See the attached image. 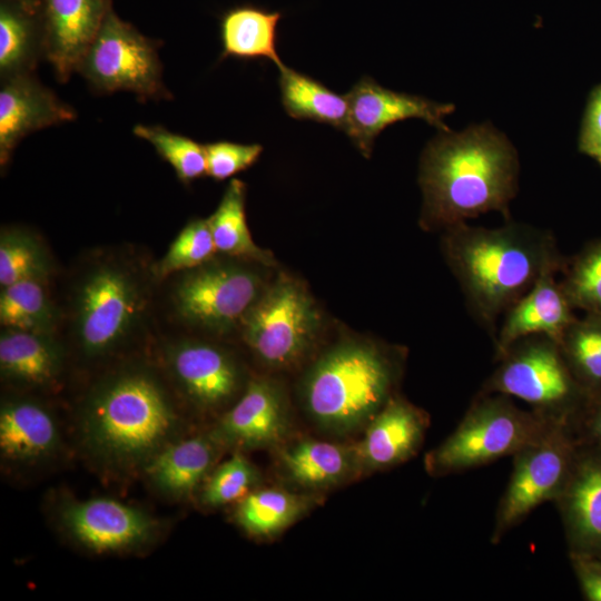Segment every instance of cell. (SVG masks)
<instances>
[{"label":"cell","instance_id":"6da1fadb","mask_svg":"<svg viewBox=\"0 0 601 601\" xmlns=\"http://www.w3.org/2000/svg\"><path fill=\"white\" fill-rule=\"evenodd\" d=\"M186 425L160 380L149 370L117 371L95 385L77 416V440L98 469L116 475L141 473Z\"/></svg>","mask_w":601,"mask_h":601},{"label":"cell","instance_id":"7a4b0ae2","mask_svg":"<svg viewBox=\"0 0 601 601\" xmlns=\"http://www.w3.org/2000/svg\"><path fill=\"white\" fill-rule=\"evenodd\" d=\"M518 177L514 147L490 124L461 132L441 131L427 144L420 162L422 227L444 230L489 211L509 218Z\"/></svg>","mask_w":601,"mask_h":601},{"label":"cell","instance_id":"3957f363","mask_svg":"<svg viewBox=\"0 0 601 601\" xmlns=\"http://www.w3.org/2000/svg\"><path fill=\"white\" fill-rule=\"evenodd\" d=\"M442 248L469 308L492 335L496 319L544 268L560 264L550 233L516 223L497 228L459 223L444 229Z\"/></svg>","mask_w":601,"mask_h":601},{"label":"cell","instance_id":"277c9868","mask_svg":"<svg viewBox=\"0 0 601 601\" xmlns=\"http://www.w3.org/2000/svg\"><path fill=\"white\" fill-rule=\"evenodd\" d=\"M398 372V364L373 344H338L307 372L302 386L304 408L326 432H355L394 396Z\"/></svg>","mask_w":601,"mask_h":601},{"label":"cell","instance_id":"5b68a950","mask_svg":"<svg viewBox=\"0 0 601 601\" xmlns=\"http://www.w3.org/2000/svg\"><path fill=\"white\" fill-rule=\"evenodd\" d=\"M553 422L535 411L521 410L508 395L482 393L453 433L426 454V471L443 476L514 455Z\"/></svg>","mask_w":601,"mask_h":601},{"label":"cell","instance_id":"8992f818","mask_svg":"<svg viewBox=\"0 0 601 601\" xmlns=\"http://www.w3.org/2000/svg\"><path fill=\"white\" fill-rule=\"evenodd\" d=\"M318 311L304 287L282 275L262 292L243 319V336L266 366L290 368L312 349L319 327Z\"/></svg>","mask_w":601,"mask_h":601},{"label":"cell","instance_id":"52a82bcc","mask_svg":"<svg viewBox=\"0 0 601 601\" xmlns=\"http://www.w3.org/2000/svg\"><path fill=\"white\" fill-rule=\"evenodd\" d=\"M483 393L518 397L543 416L560 421L575 393L569 364L558 342L542 335L515 342L500 356Z\"/></svg>","mask_w":601,"mask_h":601},{"label":"cell","instance_id":"ba28073f","mask_svg":"<svg viewBox=\"0 0 601 601\" xmlns=\"http://www.w3.org/2000/svg\"><path fill=\"white\" fill-rule=\"evenodd\" d=\"M98 90L162 97L161 65L154 43L109 11L78 69Z\"/></svg>","mask_w":601,"mask_h":601},{"label":"cell","instance_id":"9c48e42d","mask_svg":"<svg viewBox=\"0 0 601 601\" xmlns=\"http://www.w3.org/2000/svg\"><path fill=\"white\" fill-rule=\"evenodd\" d=\"M53 515L59 531L92 554L137 552L155 543L161 532L160 522L147 511L105 496H65Z\"/></svg>","mask_w":601,"mask_h":601},{"label":"cell","instance_id":"30bf717a","mask_svg":"<svg viewBox=\"0 0 601 601\" xmlns=\"http://www.w3.org/2000/svg\"><path fill=\"white\" fill-rule=\"evenodd\" d=\"M77 303V337L85 356L104 357L125 341L141 308L137 280L115 265L93 269L82 282Z\"/></svg>","mask_w":601,"mask_h":601},{"label":"cell","instance_id":"8fae6325","mask_svg":"<svg viewBox=\"0 0 601 601\" xmlns=\"http://www.w3.org/2000/svg\"><path fill=\"white\" fill-rule=\"evenodd\" d=\"M262 292V280L250 268L208 262L184 276L175 299L187 322L221 334L242 325Z\"/></svg>","mask_w":601,"mask_h":601},{"label":"cell","instance_id":"7c38bea8","mask_svg":"<svg viewBox=\"0 0 601 601\" xmlns=\"http://www.w3.org/2000/svg\"><path fill=\"white\" fill-rule=\"evenodd\" d=\"M513 456L512 474L496 512L493 543L536 506L561 494L568 481L570 452L560 421Z\"/></svg>","mask_w":601,"mask_h":601},{"label":"cell","instance_id":"4fadbf2b","mask_svg":"<svg viewBox=\"0 0 601 601\" xmlns=\"http://www.w3.org/2000/svg\"><path fill=\"white\" fill-rule=\"evenodd\" d=\"M290 415L282 387L254 378L239 398L224 411L210 431L225 450L277 449L290 433Z\"/></svg>","mask_w":601,"mask_h":601},{"label":"cell","instance_id":"5bb4252c","mask_svg":"<svg viewBox=\"0 0 601 601\" xmlns=\"http://www.w3.org/2000/svg\"><path fill=\"white\" fill-rule=\"evenodd\" d=\"M166 364L183 397L203 413L223 411L243 386L242 371L235 358L210 343L179 342L168 348Z\"/></svg>","mask_w":601,"mask_h":601},{"label":"cell","instance_id":"9a60e30c","mask_svg":"<svg viewBox=\"0 0 601 601\" xmlns=\"http://www.w3.org/2000/svg\"><path fill=\"white\" fill-rule=\"evenodd\" d=\"M346 96L348 121L345 134L365 157L371 156L375 138L387 126L408 118L423 119L441 131L450 130L444 118L454 111L452 104L396 92L368 76L362 77Z\"/></svg>","mask_w":601,"mask_h":601},{"label":"cell","instance_id":"2e32d148","mask_svg":"<svg viewBox=\"0 0 601 601\" xmlns=\"http://www.w3.org/2000/svg\"><path fill=\"white\" fill-rule=\"evenodd\" d=\"M62 447L60 425L42 403L12 397L0 407V456L10 467L32 469L55 459Z\"/></svg>","mask_w":601,"mask_h":601},{"label":"cell","instance_id":"e0dca14e","mask_svg":"<svg viewBox=\"0 0 601 601\" xmlns=\"http://www.w3.org/2000/svg\"><path fill=\"white\" fill-rule=\"evenodd\" d=\"M41 49L57 77L66 81L97 36L107 0H42Z\"/></svg>","mask_w":601,"mask_h":601},{"label":"cell","instance_id":"ac0fdd59","mask_svg":"<svg viewBox=\"0 0 601 601\" xmlns=\"http://www.w3.org/2000/svg\"><path fill=\"white\" fill-rule=\"evenodd\" d=\"M428 425L427 415L400 396H392L365 426L355 444L362 473L398 465L420 450Z\"/></svg>","mask_w":601,"mask_h":601},{"label":"cell","instance_id":"d6986e66","mask_svg":"<svg viewBox=\"0 0 601 601\" xmlns=\"http://www.w3.org/2000/svg\"><path fill=\"white\" fill-rule=\"evenodd\" d=\"M223 451L210 430L185 434L161 449L140 474L157 494L184 501L198 493Z\"/></svg>","mask_w":601,"mask_h":601},{"label":"cell","instance_id":"ffe728a7","mask_svg":"<svg viewBox=\"0 0 601 601\" xmlns=\"http://www.w3.org/2000/svg\"><path fill=\"white\" fill-rule=\"evenodd\" d=\"M76 114L35 77L4 79L0 90V162L4 166L17 144L36 130L75 119Z\"/></svg>","mask_w":601,"mask_h":601},{"label":"cell","instance_id":"44dd1931","mask_svg":"<svg viewBox=\"0 0 601 601\" xmlns=\"http://www.w3.org/2000/svg\"><path fill=\"white\" fill-rule=\"evenodd\" d=\"M559 265L544 268L531 289L505 312L495 342L497 358L528 336L542 335L560 343L573 323L572 305L554 277Z\"/></svg>","mask_w":601,"mask_h":601},{"label":"cell","instance_id":"7402d4cb","mask_svg":"<svg viewBox=\"0 0 601 601\" xmlns=\"http://www.w3.org/2000/svg\"><path fill=\"white\" fill-rule=\"evenodd\" d=\"M277 463L290 484L309 493L344 484L362 473L356 446L314 439L285 442Z\"/></svg>","mask_w":601,"mask_h":601},{"label":"cell","instance_id":"603a6c76","mask_svg":"<svg viewBox=\"0 0 601 601\" xmlns=\"http://www.w3.org/2000/svg\"><path fill=\"white\" fill-rule=\"evenodd\" d=\"M62 354L49 334L7 328L0 337V371L4 380L24 387L57 381Z\"/></svg>","mask_w":601,"mask_h":601},{"label":"cell","instance_id":"cb8c5ba5","mask_svg":"<svg viewBox=\"0 0 601 601\" xmlns=\"http://www.w3.org/2000/svg\"><path fill=\"white\" fill-rule=\"evenodd\" d=\"M280 11L254 4L227 10L220 19L221 58L267 59L284 66L277 52V27Z\"/></svg>","mask_w":601,"mask_h":601},{"label":"cell","instance_id":"d4e9b609","mask_svg":"<svg viewBox=\"0 0 601 601\" xmlns=\"http://www.w3.org/2000/svg\"><path fill=\"white\" fill-rule=\"evenodd\" d=\"M314 493H296L279 487H256L235 503L233 520L253 538H273L302 516L317 502Z\"/></svg>","mask_w":601,"mask_h":601},{"label":"cell","instance_id":"484cf974","mask_svg":"<svg viewBox=\"0 0 601 601\" xmlns=\"http://www.w3.org/2000/svg\"><path fill=\"white\" fill-rule=\"evenodd\" d=\"M278 69L282 105L289 117L327 124L345 132L348 121L346 95H339L285 65Z\"/></svg>","mask_w":601,"mask_h":601},{"label":"cell","instance_id":"4316f807","mask_svg":"<svg viewBox=\"0 0 601 601\" xmlns=\"http://www.w3.org/2000/svg\"><path fill=\"white\" fill-rule=\"evenodd\" d=\"M246 185L233 179L225 189L215 213L208 218L217 252L229 256L274 265L273 255L258 247L249 233L246 213Z\"/></svg>","mask_w":601,"mask_h":601},{"label":"cell","instance_id":"83f0119b","mask_svg":"<svg viewBox=\"0 0 601 601\" xmlns=\"http://www.w3.org/2000/svg\"><path fill=\"white\" fill-rule=\"evenodd\" d=\"M558 499L574 538L583 544L601 543V462L584 464Z\"/></svg>","mask_w":601,"mask_h":601},{"label":"cell","instance_id":"f1b7e54d","mask_svg":"<svg viewBox=\"0 0 601 601\" xmlns=\"http://www.w3.org/2000/svg\"><path fill=\"white\" fill-rule=\"evenodd\" d=\"M0 322L6 328L49 334L55 315L42 279L4 286L0 295Z\"/></svg>","mask_w":601,"mask_h":601},{"label":"cell","instance_id":"f546056e","mask_svg":"<svg viewBox=\"0 0 601 601\" xmlns=\"http://www.w3.org/2000/svg\"><path fill=\"white\" fill-rule=\"evenodd\" d=\"M260 484V473L242 451L216 465L204 481L197 495L199 503L215 509L235 504Z\"/></svg>","mask_w":601,"mask_h":601},{"label":"cell","instance_id":"4dcf8cb0","mask_svg":"<svg viewBox=\"0 0 601 601\" xmlns=\"http://www.w3.org/2000/svg\"><path fill=\"white\" fill-rule=\"evenodd\" d=\"M29 16L19 7L1 4L0 72L4 79L28 73L35 65L39 48Z\"/></svg>","mask_w":601,"mask_h":601},{"label":"cell","instance_id":"1f68e13d","mask_svg":"<svg viewBox=\"0 0 601 601\" xmlns=\"http://www.w3.org/2000/svg\"><path fill=\"white\" fill-rule=\"evenodd\" d=\"M134 134L150 142L181 181L190 183L207 175L205 145L160 126L136 125Z\"/></svg>","mask_w":601,"mask_h":601},{"label":"cell","instance_id":"d6a6232c","mask_svg":"<svg viewBox=\"0 0 601 601\" xmlns=\"http://www.w3.org/2000/svg\"><path fill=\"white\" fill-rule=\"evenodd\" d=\"M217 252L208 219L189 221L165 256L155 266L154 275L165 278L179 270H190L208 263Z\"/></svg>","mask_w":601,"mask_h":601},{"label":"cell","instance_id":"836d02e7","mask_svg":"<svg viewBox=\"0 0 601 601\" xmlns=\"http://www.w3.org/2000/svg\"><path fill=\"white\" fill-rule=\"evenodd\" d=\"M47 274V258L36 239L19 230L2 233L0 239L2 287L26 279H43Z\"/></svg>","mask_w":601,"mask_h":601},{"label":"cell","instance_id":"e575fe53","mask_svg":"<svg viewBox=\"0 0 601 601\" xmlns=\"http://www.w3.org/2000/svg\"><path fill=\"white\" fill-rule=\"evenodd\" d=\"M563 355L583 377L601 382V314L573 323L559 343Z\"/></svg>","mask_w":601,"mask_h":601},{"label":"cell","instance_id":"d590c367","mask_svg":"<svg viewBox=\"0 0 601 601\" xmlns=\"http://www.w3.org/2000/svg\"><path fill=\"white\" fill-rule=\"evenodd\" d=\"M560 284L572 306L601 314V242L577 258Z\"/></svg>","mask_w":601,"mask_h":601},{"label":"cell","instance_id":"8d00e7d4","mask_svg":"<svg viewBox=\"0 0 601 601\" xmlns=\"http://www.w3.org/2000/svg\"><path fill=\"white\" fill-rule=\"evenodd\" d=\"M207 175L215 180H225L253 166L263 151L258 144L215 141L205 145Z\"/></svg>","mask_w":601,"mask_h":601},{"label":"cell","instance_id":"74e56055","mask_svg":"<svg viewBox=\"0 0 601 601\" xmlns=\"http://www.w3.org/2000/svg\"><path fill=\"white\" fill-rule=\"evenodd\" d=\"M582 590L590 601H601V570L597 565H580Z\"/></svg>","mask_w":601,"mask_h":601},{"label":"cell","instance_id":"f35d334b","mask_svg":"<svg viewBox=\"0 0 601 601\" xmlns=\"http://www.w3.org/2000/svg\"><path fill=\"white\" fill-rule=\"evenodd\" d=\"M17 7L22 9L28 14H33L38 4V0H14Z\"/></svg>","mask_w":601,"mask_h":601},{"label":"cell","instance_id":"ab89813d","mask_svg":"<svg viewBox=\"0 0 601 601\" xmlns=\"http://www.w3.org/2000/svg\"><path fill=\"white\" fill-rule=\"evenodd\" d=\"M593 425H594L593 427H594L595 433L601 436V407L594 417Z\"/></svg>","mask_w":601,"mask_h":601},{"label":"cell","instance_id":"60d3db41","mask_svg":"<svg viewBox=\"0 0 601 601\" xmlns=\"http://www.w3.org/2000/svg\"><path fill=\"white\" fill-rule=\"evenodd\" d=\"M597 160L601 164V155L597 158Z\"/></svg>","mask_w":601,"mask_h":601},{"label":"cell","instance_id":"b9f144b4","mask_svg":"<svg viewBox=\"0 0 601 601\" xmlns=\"http://www.w3.org/2000/svg\"><path fill=\"white\" fill-rule=\"evenodd\" d=\"M601 570V564L597 565Z\"/></svg>","mask_w":601,"mask_h":601}]
</instances>
